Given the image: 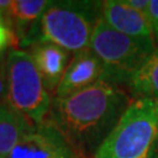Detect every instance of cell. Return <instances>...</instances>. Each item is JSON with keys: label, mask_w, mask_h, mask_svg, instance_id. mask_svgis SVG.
Segmentation results:
<instances>
[{"label": "cell", "mask_w": 158, "mask_h": 158, "mask_svg": "<svg viewBox=\"0 0 158 158\" xmlns=\"http://www.w3.org/2000/svg\"><path fill=\"white\" fill-rule=\"evenodd\" d=\"M131 102L121 85L100 80L70 95L53 97L47 118L81 157L94 156Z\"/></svg>", "instance_id": "6da1fadb"}, {"label": "cell", "mask_w": 158, "mask_h": 158, "mask_svg": "<svg viewBox=\"0 0 158 158\" xmlns=\"http://www.w3.org/2000/svg\"><path fill=\"white\" fill-rule=\"evenodd\" d=\"M102 2L51 1L40 20L36 41L52 42L73 54L88 49L96 25L102 18Z\"/></svg>", "instance_id": "7a4b0ae2"}, {"label": "cell", "mask_w": 158, "mask_h": 158, "mask_svg": "<svg viewBox=\"0 0 158 158\" xmlns=\"http://www.w3.org/2000/svg\"><path fill=\"white\" fill-rule=\"evenodd\" d=\"M158 143V102L136 98L94 158H153Z\"/></svg>", "instance_id": "3957f363"}, {"label": "cell", "mask_w": 158, "mask_h": 158, "mask_svg": "<svg viewBox=\"0 0 158 158\" xmlns=\"http://www.w3.org/2000/svg\"><path fill=\"white\" fill-rule=\"evenodd\" d=\"M91 51L102 62L104 77L115 85H128L156 48L153 39H137L113 29L100 19L90 41Z\"/></svg>", "instance_id": "277c9868"}, {"label": "cell", "mask_w": 158, "mask_h": 158, "mask_svg": "<svg viewBox=\"0 0 158 158\" xmlns=\"http://www.w3.org/2000/svg\"><path fill=\"white\" fill-rule=\"evenodd\" d=\"M7 103L31 119L34 124L42 123L52 108L53 96L28 52L11 48L6 56Z\"/></svg>", "instance_id": "5b68a950"}, {"label": "cell", "mask_w": 158, "mask_h": 158, "mask_svg": "<svg viewBox=\"0 0 158 158\" xmlns=\"http://www.w3.org/2000/svg\"><path fill=\"white\" fill-rule=\"evenodd\" d=\"M7 158H81L76 149L48 118L21 138Z\"/></svg>", "instance_id": "8992f818"}, {"label": "cell", "mask_w": 158, "mask_h": 158, "mask_svg": "<svg viewBox=\"0 0 158 158\" xmlns=\"http://www.w3.org/2000/svg\"><path fill=\"white\" fill-rule=\"evenodd\" d=\"M104 69L90 48L75 53L64 72L54 97H63L103 80Z\"/></svg>", "instance_id": "52a82bcc"}, {"label": "cell", "mask_w": 158, "mask_h": 158, "mask_svg": "<svg viewBox=\"0 0 158 158\" xmlns=\"http://www.w3.org/2000/svg\"><path fill=\"white\" fill-rule=\"evenodd\" d=\"M51 4L48 0H14L6 13L7 27L17 38L20 47L28 48L36 41L40 20L46 8Z\"/></svg>", "instance_id": "ba28073f"}, {"label": "cell", "mask_w": 158, "mask_h": 158, "mask_svg": "<svg viewBox=\"0 0 158 158\" xmlns=\"http://www.w3.org/2000/svg\"><path fill=\"white\" fill-rule=\"evenodd\" d=\"M28 53L41 74L47 90L54 97L72 60L70 53L62 47L47 41H36L28 47Z\"/></svg>", "instance_id": "9c48e42d"}, {"label": "cell", "mask_w": 158, "mask_h": 158, "mask_svg": "<svg viewBox=\"0 0 158 158\" xmlns=\"http://www.w3.org/2000/svg\"><path fill=\"white\" fill-rule=\"evenodd\" d=\"M102 20L113 29L128 36L137 39H153L152 31L147 17L134 10L125 0L103 1Z\"/></svg>", "instance_id": "30bf717a"}, {"label": "cell", "mask_w": 158, "mask_h": 158, "mask_svg": "<svg viewBox=\"0 0 158 158\" xmlns=\"http://www.w3.org/2000/svg\"><path fill=\"white\" fill-rule=\"evenodd\" d=\"M34 123L12 108L7 102L0 103V158H7Z\"/></svg>", "instance_id": "8fae6325"}, {"label": "cell", "mask_w": 158, "mask_h": 158, "mask_svg": "<svg viewBox=\"0 0 158 158\" xmlns=\"http://www.w3.org/2000/svg\"><path fill=\"white\" fill-rule=\"evenodd\" d=\"M129 89L137 98L158 102V44L129 82Z\"/></svg>", "instance_id": "7c38bea8"}, {"label": "cell", "mask_w": 158, "mask_h": 158, "mask_svg": "<svg viewBox=\"0 0 158 158\" xmlns=\"http://www.w3.org/2000/svg\"><path fill=\"white\" fill-rule=\"evenodd\" d=\"M147 19L152 31L155 41L158 44V0H150L148 8Z\"/></svg>", "instance_id": "4fadbf2b"}, {"label": "cell", "mask_w": 158, "mask_h": 158, "mask_svg": "<svg viewBox=\"0 0 158 158\" xmlns=\"http://www.w3.org/2000/svg\"><path fill=\"white\" fill-rule=\"evenodd\" d=\"M17 38L7 26L0 25V51H7L11 47H18Z\"/></svg>", "instance_id": "5bb4252c"}, {"label": "cell", "mask_w": 158, "mask_h": 158, "mask_svg": "<svg viewBox=\"0 0 158 158\" xmlns=\"http://www.w3.org/2000/svg\"><path fill=\"white\" fill-rule=\"evenodd\" d=\"M7 73H6V60L0 62V103L7 102Z\"/></svg>", "instance_id": "9a60e30c"}, {"label": "cell", "mask_w": 158, "mask_h": 158, "mask_svg": "<svg viewBox=\"0 0 158 158\" xmlns=\"http://www.w3.org/2000/svg\"><path fill=\"white\" fill-rule=\"evenodd\" d=\"M127 4L129 6H131L134 10L138 11L139 13H142L143 15L147 17L148 8H149V1L150 0H125Z\"/></svg>", "instance_id": "2e32d148"}, {"label": "cell", "mask_w": 158, "mask_h": 158, "mask_svg": "<svg viewBox=\"0 0 158 158\" xmlns=\"http://www.w3.org/2000/svg\"><path fill=\"white\" fill-rule=\"evenodd\" d=\"M11 4H12V0H0V10L5 13H7V11L10 10V7H11Z\"/></svg>", "instance_id": "e0dca14e"}, {"label": "cell", "mask_w": 158, "mask_h": 158, "mask_svg": "<svg viewBox=\"0 0 158 158\" xmlns=\"http://www.w3.org/2000/svg\"><path fill=\"white\" fill-rule=\"evenodd\" d=\"M0 25H4V26H7V19H6L5 13L0 10Z\"/></svg>", "instance_id": "ac0fdd59"}, {"label": "cell", "mask_w": 158, "mask_h": 158, "mask_svg": "<svg viewBox=\"0 0 158 158\" xmlns=\"http://www.w3.org/2000/svg\"><path fill=\"white\" fill-rule=\"evenodd\" d=\"M6 52L8 51H0V62H2V61L6 60V56H7V53Z\"/></svg>", "instance_id": "d6986e66"}, {"label": "cell", "mask_w": 158, "mask_h": 158, "mask_svg": "<svg viewBox=\"0 0 158 158\" xmlns=\"http://www.w3.org/2000/svg\"><path fill=\"white\" fill-rule=\"evenodd\" d=\"M153 158H158V143H157V147H156V150H155V155H153Z\"/></svg>", "instance_id": "ffe728a7"}]
</instances>
